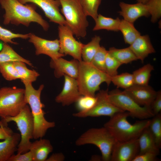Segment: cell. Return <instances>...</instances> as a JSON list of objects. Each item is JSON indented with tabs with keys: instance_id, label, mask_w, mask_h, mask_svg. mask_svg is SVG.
<instances>
[{
	"instance_id": "13",
	"label": "cell",
	"mask_w": 161,
	"mask_h": 161,
	"mask_svg": "<svg viewBox=\"0 0 161 161\" xmlns=\"http://www.w3.org/2000/svg\"><path fill=\"white\" fill-rule=\"evenodd\" d=\"M138 138L125 142L117 141L113 146L111 161H132L139 154Z\"/></svg>"
},
{
	"instance_id": "27",
	"label": "cell",
	"mask_w": 161,
	"mask_h": 161,
	"mask_svg": "<svg viewBox=\"0 0 161 161\" xmlns=\"http://www.w3.org/2000/svg\"><path fill=\"white\" fill-rule=\"evenodd\" d=\"M119 31L123 34L125 42L130 45L141 35L134 27L133 23L124 19L120 20Z\"/></svg>"
},
{
	"instance_id": "30",
	"label": "cell",
	"mask_w": 161,
	"mask_h": 161,
	"mask_svg": "<svg viewBox=\"0 0 161 161\" xmlns=\"http://www.w3.org/2000/svg\"><path fill=\"white\" fill-rule=\"evenodd\" d=\"M111 81L117 88H120L124 89L134 85L132 74L128 72L117 74L111 78Z\"/></svg>"
},
{
	"instance_id": "19",
	"label": "cell",
	"mask_w": 161,
	"mask_h": 161,
	"mask_svg": "<svg viewBox=\"0 0 161 161\" xmlns=\"http://www.w3.org/2000/svg\"><path fill=\"white\" fill-rule=\"evenodd\" d=\"M137 58L143 63L149 54L155 53L154 48L148 35H140L129 47Z\"/></svg>"
},
{
	"instance_id": "35",
	"label": "cell",
	"mask_w": 161,
	"mask_h": 161,
	"mask_svg": "<svg viewBox=\"0 0 161 161\" xmlns=\"http://www.w3.org/2000/svg\"><path fill=\"white\" fill-rule=\"evenodd\" d=\"M108 50L100 46L90 63L98 69L106 73L105 61Z\"/></svg>"
},
{
	"instance_id": "2",
	"label": "cell",
	"mask_w": 161,
	"mask_h": 161,
	"mask_svg": "<svg viewBox=\"0 0 161 161\" xmlns=\"http://www.w3.org/2000/svg\"><path fill=\"white\" fill-rule=\"evenodd\" d=\"M130 116L126 112L117 113L110 117L105 127L117 141L125 142L138 138L143 131L148 127L151 120H142L131 124L128 120Z\"/></svg>"
},
{
	"instance_id": "21",
	"label": "cell",
	"mask_w": 161,
	"mask_h": 161,
	"mask_svg": "<svg viewBox=\"0 0 161 161\" xmlns=\"http://www.w3.org/2000/svg\"><path fill=\"white\" fill-rule=\"evenodd\" d=\"M21 140L20 134L13 133L7 138L0 142V161H8L17 151Z\"/></svg>"
},
{
	"instance_id": "7",
	"label": "cell",
	"mask_w": 161,
	"mask_h": 161,
	"mask_svg": "<svg viewBox=\"0 0 161 161\" xmlns=\"http://www.w3.org/2000/svg\"><path fill=\"white\" fill-rule=\"evenodd\" d=\"M3 124L8 125L11 122H15L20 133L21 140L18 145L17 153H24L29 151L33 138L34 123L33 117L29 106L27 104L16 115L1 119Z\"/></svg>"
},
{
	"instance_id": "17",
	"label": "cell",
	"mask_w": 161,
	"mask_h": 161,
	"mask_svg": "<svg viewBox=\"0 0 161 161\" xmlns=\"http://www.w3.org/2000/svg\"><path fill=\"white\" fill-rule=\"evenodd\" d=\"M79 61L74 59L69 61L62 57L51 59L49 63L50 67L54 69L55 76L59 78L66 75L76 79L79 70Z\"/></svg>"
},
{
	"instance_id": "23",
	"label": "cell",
	"mask_w": 161,
	"mask_h": 161,
	"mask_svg": "<svg viewBox=\"0 0 161 161\" xmlns=\"http://www.w3.org/2000/svg\"><path fill=\"white\" fill-rule=\"evenodd\" d=\"M15 61L22 62L31 67H33L30 61L19 55L7 43H4L0 52V63Z\"/></svg>"
},
{
	"instance_id": "20",
	"label": "cell",
	"mask_w": 161,
	"mask_h": 161,
	"mask_svg": "<svg viewBox=\"0 0 161 161\" xmlns=\"http://www.w3.org/2000/svg\"><path fill=\"white\" fill-rule=\"evenodd\" d=\"M53 150V147L50 141L42 138L32 142L29 149L33 161H46Z\"/></svg>"
},
{
	"instance_id": "37",
	"label": "cell",
	"mask_w": 161,
	"mask_h": 161,
	"mask_svg": "<svg viewBox=\"0 0 161 161\" xmlns=\"http://www.w3.org/2000/svg\"><path fill=\"white\" fill-rule=\"evenodd\" d=\"M122 64L108 52L105 61L106 73L111 78L118 74L117 70Z\"/></svg>"
},
{
	"instance_id": "36",
	"label": "cell",
	"mask_w": 161,
	"mask_h": 161,
	"mask_svg": "<svg viewBox=\"0 0 161 161\" xmlns=\"http://www.w3.org/2000/svg\"><path fill=\"white\" fill-rule=\"evenodd\" d=\"M145 4L151 16V21L155 23L161 16V0H149Z\"/></svg>"
},
{
	"instance_id": "32",
	"label": "cell",
	"mask_w": 161,
	"mask_h": 161,
	"mask_svg": "<svg viewBox=\"0 0 161 161\" xmlns=\"http://www.w3.org/2000/svg\"><path fill=\"white\" fill-rule=\"evenodd\" d=\"M86 15L95 21L98 15V10L102 0H79Z\"/></svg>"
},
{
	"instance_id": "6",
	"label": "cell",
	"mask_w": 161,
	"mask_h": 161,
	"mask_svg": "<svg viewBox=\"0 0 161 161\" xmlns=\"http://www.w3.org/2000/svg\"><path fill=\"white\" fill-rule=\"evenodd\" d=\"M116 141L104 126L88 129L78 137L75 144L78 146L88 144L96 146L101 151L102 160L109 161L113 146Z\"/></svg>"
},
{
	"instance_id": "25",
	"label": "cell",
	"mask_w": 161,
	"mask_h": 161,
	"mask_svg": "<svg viewBox=\"0 0 161 161\" xmlns=\"http://www.w3.org/2000/svg\"><path fill=\"white\" fill-rule=\"evenodd\" d=\"M100 37L95 35L87 44H83L81 50V57L83 61L90 63L94 55L100 46Z\"/></svg>"
},
{
	"instance_id": "4",
	"label": "cell",
	"mask_w": 161,
	"mask_h": 161,
	"mask_svg": "<svg viewBox=\"0 0 161 161\" xmlns=\"http://www.w3.org/2000/svg\"><path fill=\"white\" fill-rule=\"evenodd\" d=\"M77 80L79 90L82 95L95 97L100 84L105 82L109 86L111 78L106 73L95 67L90 63L79 61Z\"/></svg>"
},
{
	"instance_id": "18",
	"label": "cell",
	"mask_w": 161,
	"mask_h": 161,
	"mask_svg": "<svg viewBox=\"0 0 161 161\" xmlns=\"http://www.w3.org/2000/svg\"><path fill=\"white\" fill-rule=\"evenodd\" d=\"M120 10L119 14L124 19L133 23L139 18L142 16H150L148 7L145 4L137 2L130 4L123 2L119 3Z\"/></svg>"
},
{
	"instance_id": "38",
	"label": "cell",
	"mask_w": 161,
	"mask_h": 161,
	"mask_svg": "<svg viewBox=\"0 0 161 161\" xmlns=\"http://www.w3.org/2000/svg\"><path fill=\"white\" fill-rule=\"evenodd\" d=\"M96 96L82 95L76 103V107L79 111L88 110L92 108L96 101Z\"/></svg>"
},
{
	"instance_id": "40",
	"label": "cell",
	"mask_w": 161,
	"mask_h": 161,
	"mask_svg": "<svg viewBox=\"0 0 161 161\" xmlns=\"http://www.w3.org/2000/svg\"><path fill=\"white\" fill-rule=\"evenodd\" d=\"M8 161H33L31 152L29 151L25 153L14 154L10 158Z\"/></svg>"
},
{
	"instance_id": "33",
	"label": "cell",
	"mask_w": 161,
	"mask_h": 161,
	"mask_svg": "<svg viewBox=\"0 0 161 161\" xmlns=\"http://www.w3.org/2000/svg\"><path fill=\"white\" fill-rule=\"evenodd\" d=\"M0 72L6 80L12 81L20 79V77L13 62L0 63Z\"/></svg>"
},
{
	"instance_id": "5",
	"label": "cell",
	"mask_w": 161,
	"mask_h": 161,
	"mask_svg": "<svg viewBox=\"0 0 161 161\" xmlns=\"http://www.w3.org/2000/svg\"><path fill=\"white\" fill-rule=\"evenodd\" d=\"M66 25L77 37L84 38L89 22L79 0H58Z\"/></svg>"
},
{
	"instance_id": "34",
	"label": "cell",
	"mask_w": 161,
	"mask_h": 161,
	"mask_svg": "<svg viewBox=\"0 0 161 161\" xmlns=\"http://www.w3.org/2000/svg\"><path fill=\"white\" fill-rule=\"evenodd\" d=\"M29 34V33L26 34L15 33L0 25V40L4 43L18 44L17 42L13 41L12 40L16 38L24 39H28Z\"/></svg>"
},
{
	"instance_id": "44",
	"label": "cell",
	"mask_w": 161,
	"mask_h": 161,
	"mask_svg": "<svg viewBox=\"0 0 161 161\" xmlns=\"http://www.w3.org/2000/svg\"><path fill=\"white\" fill-rule=\"evenodd\" d=\"M149 0H136L137 2L145 4Z\"/></svg>"
},
{
	"instance_id": "28",
	"label": "cell",
	"mask_w": 161,
	"mask_h": 161,
	"mask_svg": "<svg viewBox=\"0 0 161 161\" xmlns=\"http://www.w3.org/2000/svg\"><path fill=\"white\" fill-rule=\"evenodd\" d=\"M22 82H25L32 83L35 81L40 74L36 71L28 69L25 63L21 61L13 62Z\"/></svg>"
},
{
	"instance_id": "41",
	"label": "cell",
	"mask_w": 161,
	"mask_h": 161,
	"mask_svg": "<svg viewBox=\"0 0 161 161\" xmlns=\"http://www.w3.org/2000/svg\"><path fill=\"white\" fill-rule=\"evenodd\" d=\"M151 109L154 114L160 113L161 111V91L157 92V96L151 106Z\"/></svg>"
},
{
	"instance_id": "29",
	"label": "cell",
	"mask_w": 161,
	"mask_h": 161,
	"mask_svg": "<svg viewBox=\"0 0 161 161\" xmlns=\"http://www.w3.org/2000/svg\"><path fill=\"white\" fill-rule=\"evenodd\" d=\"M154 70V66L150 64H147L134 71L132 74L134 84L143 86L148 85L151 72Z\"/></svg>"
},
{
	"instance_id": "43",
	"label": "cell",
	"mask_w": 161,
	"mask_h": 161,
	"mask_svg": "<svg viewBox=\"0 0 161 161\" xmlns=\"http://www.w3.org/2000/svg\"><path fill=\"white\" fill-rule=\"evenodd\" d=\"M65 158L64 155L62 153H56L52 154L46 161H63Z\"/></svg>"
},
{
	"instance_id": "45",
	"label": "cell",
	"mask_w": 161,
	"mask_h": 161,
	"mask_svg": "<svg viewBox=\"0 0 161 161\" xmlns=\"http://www.w3.org/2000/svg\"><path fill=\"white\" fill-rule=\"evenodd\" d=\"M2 47H3V45H2L0 43V50L2 49Z\"/></svg>"
},
{
	"instance_id": "10",
	"label": "cell",
	"mask_w": 161,
	"mask_h": 161,
	"mask_svg": "<svg viewBox=\"0 0 161 161\" xmlns=\"http://www.w3.org/2000/svg\"><path fill=\"white\" fill-rule=\"evenodd\" d=\"M108 95V89L106 90H100L95 95L96 101L92 108L87 110L79 111L74 113L73 116L80 118L101 116H108L110 117L117 113L124 112L110 101L109 99Z\"/></svg>"
},
{
	"instance_id": "16",
	"label": "cell",
	"mask_w": 161,
	"mask_h": 161,
	"mask_svg": "<svg viewBox=\"0 0 161 161\" xmlns=\"http://www.w3.org/2000/svg\"><path fill=\"white\" fill-rule=\"evenodd\" d=\"M64 83L61 92L56 97V102L63 106L76 103L82 96L80 93L77 80L67 75H64Z\"/></svg>"
},
{
	"instance_id": "14",
	"label": "cell",
	"mask_w": 161,
	"mask_h": 161,
	"mask_svg": "<svg viewBox=\"0 0 161 161\" xmlns=\"http://www.w3.org/2000/svg\"><path fill=\"white\" fill-rule=\"evenodd\" d=\"M23 4L31 3L39 7L50 22L66 25L65 18L60 13V4L58 0H18Z\"/></svg>"
},
{
	"instance_id": "39",
	"label": "cell",
	"mask_w": 161,
	"mask_h": 161,
	"mask_svg": "<svg viewBox=\"0 0 161 161\" xmlns=\"http://www.w3.org/2000/svg\"><path fill=\"white\" fill-rule=\"evenodd\" d=\"M158 155V154L154 152H146L141 154H138L135 157L132 161H157V156Z\"/></svg>"
},
{
	"instance_id": "8",
	"label": "cell",
	"mask_w": 161,
	"mask_h": 161,
	"mask_svg": "<svg viewBox=\"0 0 161 161\" xmlns=\"http://www.w3.org/2000/svg\"><path fill=\"white\" fill-rule=\"evenodd\" d=\"M24 89L16 86L0 88V117L1 119L17 115L27 104Z\"/></svg>"
},
{
	"instance_id": "11",
	"label": "cell",
	"mask_w": 161,
	"mask_h": 161,
	"mask_svg": "<svg viewBox=\"0 0 161 161\" xmlns=\"http://www.w3.org/2000/svg\"><path fill=\"white\" fill-rule=\"evenodd\" d=\"M60 52L69 55L79 61H82L81 50L83 44L76 40L74 34L66 25H59L58 28Z\"/></svg>"
},
{
	"instance_id": "3",
	"label": "cell",
	"mask_w": 161,
	"mask_h": 161,
	"mask_svg": "<svg viewBox=\"0 0 161 161\" xmlns=\"http://www.w3.org/2000/svg\"><path fill=\"white\" fill-rule=\"evenodd\" d=\"M22 83L25 87V101L29 105L33 119V138L37 139L42 138L48 129L55 126L54 122L48 121L45 117V112L43 110L45 105L41 100V95L44 85H41L36 89L32 83L25 82Z\"/></svg>"
},
{
	"instance_id": "12",
	"label": "cell",
	"mask_w": 161,
	"mask_h": 161,
	"mask_svg": "<svg viewBox=\"0 0 161 161\" xmlns=\"http://www.w3.org/2000/svg\"><path fill=\"white\" fill-rule=\"evenodd\" d=\"M29 34L28 41L34 45L36 55H45L52 60L65 56L59 52L58 39L48 40L39 37L33 33H30Z\"/></svg>"
},
{
	"instance_id": "26",
	"label": "cell",
	"mask_w": 161,
	"mask_h": 161,
	"mask_svg": "<svg viewBox=\"0 0 161 161\" xmlns=\"http://www.w3.org/2000/svg\"><path fill=\"white\" fill-rule=\"evenodd\" d=\"M108 51L109 53L122 65L138 60L129 47L123 49L112 47Z\"/></svg>"
},
{
	"instance_id": "24",
	"label": "cell",
	"mask_w": 161,
	"mask_h": 161,
	"mask_svg": "<svg viewBox=\"0 0 161 161\" xmlns=\"http://www.w3.org/2000/svg\"><path fill=\"white\" fill-rule=\"evenodd\" d=\"M121 20L118 18H113L106 17L101 14H98L95 21V24L93 31L106 30L109 31H118Z\"/></svg>"
},
{
	"instance_id": "1",
	"label": "cell",
	"mask_w": 161,
	"mask_h": 161,
	"mask_svg": "<svg viewBox=\"0 0 161 161\" xmlns=\"http://www.w3.org/2000/svg\"><path fill=\"white\" fill-rule=\"evenodd\" d=\"M1 8L4 10L3 24H10L16 26L20 24L28 27L32 22L40 25L43 30L47 31L49 25L47 21L36 11V5L33 4L26 5L18 0H0Z\"/></svg>"
},
{
	"instance_id": "31",
	"label": "cell",
	"mask_w": 161,
	"mask_h": 161,
	"mask_svg": "<svg viewBox=\"0 0 161 161\" xmlns=\"http://www.w3.org/2000/svg\"><path fill=\"white\" fill-rule=\"evenodd\" d=\"M151 120L148 128L158 148H161V114L155 115Z\"/></svg>"
},
{
	"instance_id": "22",
	"label": "cell",
	"mask_w": 161,
	"mask_h": 161,
	"mask_svg": "<svg viewBox=\"0 0 161 161\" xmlns=\"http://www.w3.org/2000/svg\"><path fill=\"white\" fill-rule=\"evenodd\" d=\"M139 147V154L152 152L159 154L160 149L157 146L148 127L145 129L138 138Z\"/></svg>"
},
{
	"instance_id": "15",
	"label": "cell",
	"mask_w": 161,
	"mask_h": 161,
	"mask_svg": "<svg viewBox=\"0 0 161 161\" xmlns=\"http://www.w3.org/2000/svg\"><path fill=\"white\" fill-rule=\"evenodd\" d=\"M124 91L139 105L150 108L157 93L148 85L134 84Z\"/></svg>"
},
{
	"instance_id": "9",
	"label": "cell",
	"mask_w": 161,
	"mask_h": 161,
	"mask_svg": "<svg viewBox=\"0 0 161 161\" xmlns=\"http://www.w3.org/2000/svg\"><path fill=\"white\" fill-rule=\"evenodd\" d=\"M108 96L112 103L123 111L128 112L130 116L143 120L154 116L151 108L139 105L124 91L118 88L112 90L108 92Z\"/></svg>"
},
{
	"instance_id": "42",
	"label": "cell",
	"mask_w": 161,
	"mask_h": 161,
	"mask_svg": "<svg viewBox=\"0 0 161 161\" xmlns=\"http://www.w3.org/2000/svg\"><path fill=\"white\" fill-rule=\"evenodd\" d=\"M14 132L8 125L2 124L0 120V140H5L10 137Z\"/></svg>"
}]
</instances>
